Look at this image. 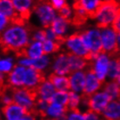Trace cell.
<instances>
[{
    "label": "cell",
    "mask_w": 120,
    "mask_h": 120,
    "mask_svg": "<svg viewBox=\"0 0 120 120\" xmlns=\"http://www.w3.org/2000/svg\"><path fill=\"white\" fill-rule=\"evenodd\" d=\"M0 69L1 73L8 74L12 71V58L11 57H6L4 59L1 60L0 63Z\"/></svg>",
    "instance_id": "obj_33"
},
{
    "label": "cell",
    "mask_w": 120,
    "mask_h": 120,
    "mask_svg": "<svg viewBox=\"0 0 120 120\" xmlns=\"http://www.w3.org/2000/svg\"><path fill=\"white\" fill-rule=\"evenodd\" d=\"M111 28L117 34H119L120 33V12L118 13L117 17L113 21L112 24H111Z\"/></svg>",
    "instance_id": "obj_39"
},
{
    "label": "cell",
    "mask_w": 120,
    "mask_h": 120,
    "mask_svg": "<svg viewBox=\"0 0 120 120\" xmlns=\"http://www.w3.org/2000/svg\"><path fill=\"white\" fill-rule=\"evenodd\" d=\"M57 15H58V17H61V18H64V19L71 22L72 18L71 10V7L68 5V4H64L61 9L57 11Z\"/></svg>",
    "instance_id": "obj_36"
},
{
    "label": "cell",
    "mask_w": 120,
    "mask_h": 120,
    "mask_svg": "<svg viewBox=\"0 0 120 120\" xmlns=\"http://www.w3.org/2000/svg\"><path fill=\"white\" fill-rule=\"evenodd\" d=\"M68 57H69L70 66H71V71L72 72L78 71H82L84 69H87L90 64L91 62H89L86 59H84V57L77 56V55L73 54L71 52L68 51Z\"/></svg>",
    "instance_id": "obj_21"
},
{
    "label": "cell",
    "mask_w": 120,
    "mask_h": 120,
    "mask_svg": "<svg viewBox=\"0 0 120 120\" xmlns=\"http://www.w3.org/2000/svg\"><path fill=\"white\" fill-rule=\"evenodd\" d=\"M48 80L51 82L56 90L59 91H67L71 89V80L68 77L57 75L53 72L48 76Z\"/></svg>",
    "instance_id": "obj_19"
},
{
    "label": "cell",
    "mask_w": 120,
    "mask_h": 120,
    "mask_svg": "<svg viewBox=\"0 0 120 120\" xmlns=\"http://www.w3.org/2000/svg\"><path fill=\"white\" fill-rule=\"evenodd\" d=\"M51 103L58 104L63 106L68 107V103H69V92L67 91H59L57 90L55 92V94L52 97Z\"/></svg>",
    "instance_id": "obj_29"
},
{
    "label": "cell",
    "mask_w": 120,
    "mask_h": 120,
    "mask_svg": "<svg viewBox=\"0 0 120 120\" xmlns=\"http://www.w3.org/2000/svg\"><path fill=\"white\" fill-rule=\"evenodd\" d=\"M103 91L108 94L113 100H119L120 98V86L117 84V80H111L110 82H106L103 85Z\"/></svg>",
    "instance_id": "obj_24"
},
{
    "label": "cell",
    "mask_w": 120,
    "mask_h": 120,
    "mask_svg": "<svg viewBox=\"0 0 120 120\" xmlns=\"http://www.w3.org/2000/svg\"><path fill=\"white\" fill-rule=\"evenodd\" d=\"M66 120H85L84 113L79 110H69L66 113Z\"/></svg>",
    "instance_id": "obj_34"
},
{
    "label": "cell",
    "mask_w": 120,
    "mask_h": 120,
    "mask_svg": "<svg viewBox=\"0 0 120 120\" xmlns=\"http://www.w3.org/2000/svg\"><path fill=\"white\" fill-rule=\"evenodd\" d=\"M31 34L29 24L26 26L11 24L4 29L1 36L2 52L8 54L13 52L15 55L30 46V35Z\"/></svg>",
    "instance_id": "obj_1"
},
{
    "label": "cell",
    "mask_w": 120,
    "mask_h": 120,
    "mask_svg": "<svg viewBox=\"0 0 120 120\" xmlns=\"http://www.w3.org/2000/svg\"><path fill=\"white\" fill-rule=\"evenodd\" d=\"M52 70H53L54 73L60 76L68 75L70 73H71L67 52L60 53L54 57Z\"/></svg>",
    "instance_id": "obj_15"
},
{
    "label": "cell",
    "mask_w": 120,
    "mask_h": 120,
    "mask_svg": "<svg viewBox=\"0 0 120 120\" xmlns=\"http://www.w3.org/2000/svg\"><path fill=\"white\" fill-rule=\"evenodd\" d=\"M81 102L88 107V110L102 114L106 106L111 102V98L105 91L96 92L89 98L81 96Z\"/></svg>",
    "instance_id": "obj_7"
},
{
    "label": "cell",
    "mask_w": 120,
    "mask_h": 120,
    "mask_svg": "<svg viewBox=\"0 0 120 120\" xmlns=\"http://www.w3.org/2000/svg\"><path fill=\"white\" fill-rule=\"evenodd\" d=\"M71 24V22L66 20L61 17H57L54 19V21L51 23V28L57 36H63L65 34L67 28Z\"/></svg>",
    "instance_id": "obj_25"
},
{
    "label": "cell",
    "mask_w": 120,
    "mask_h": 120,
    "mask_svg": "<svg viewBox=\"0 0 120 120\" xmlns=\"http://www.w3.org/2000/svg\"><path fill=\"white\" fill-rule=\"evenodd\" d=\"M2 112L4 117V120H20L28 113L24 107L15 102L4 105Z\"/></svg>",
    "instance_id": "obj_14"
},
{
    "label": "cell",
    "mask_w": 120,
    "mask_h": 120,
    "mask_svg": "<svg viewBox=\"0 0 120 120\" xmlns=\"http://www.w3.org/2000/svg\"><path fill=\"white\" fill-rule=\"evenodd\" d=\"M84 117H85V120H105L102 114L97 113L90 110H87L84 112Z\"/></svg>",
    "instance_id": "obj_37"
},
{
    "label": "cell",
    "mask_w": 120,
    "mask_h": 120,
    "mask_svg": "<svg viewBox=\"0 0 120 120\" xmlns=\"http://www.w3.org/2000/svg\"><path fill=\"white\" fill-rule=\"evenodd\" d=\"M54 10V8L48 2V0L34 4L32 7V11L36 13L45 29L51 27V23L57 18Z\"/></svg>",
    "instance_id": "obj_8"
},
{
    "label": "cell",
    "mask_w": 120,
    "mask_h": 120,
    "mask_svg": "<svg viewBox=\"0 0 120 120\" xmlns=\"http://www.w3.org/2000/svg\"><path fill=\"white\" fill-rule=\"evenodd\" d=\"M0 18H1V30H3L4 28H5L7 24L10 23V22H9V20H8V18H6L4 14H2V13L0 14Z\"/></svg>",
    "instance_id": "obj_40"
},
{
    "label": "cell",
    "mask_w": 120,
    "mask_h": 120,
    "mask_svg": "<svg viewBox=\"0 0 120 120\" xmlns=\"http://www.w3.org/2000/svg\"><path fill=\"white\" fill-rule=\"evenodd\" d=\"M41 120H56V119H51V118H47V117H44Z\"/></svg>",
    "instance_id": "obj_43"
},
{
    "label": "cell",
    "mask_w": 120,
    "mask_h": 120,
    "mask_svg": "<svg viewBox=\"0 0 120 120\" xmlns=\"http://www.w3.org/2000/svg\"><path fill=\"white\" fill-rule=\"evenodd\" d=\"M68 111H69L68 107L63 106V105H58V104L51 103V104H50L48 109L46 111L45 117L58 120L61 117H64Z\"/></svg>",
    "instance_id": "obj_22"
},
{
    "label": "cell",
    "mask_w": 120,
    "mask_h": 120,
    "mask_svg": "<svg viewBox=\"0 0 120 120\" xmlns=\"http://www.w3.org/2000/svg\"><path fill=\"white\" fill-rule=\"evenodd\" d=\"M102 1H111V0H102Z\"/></svg>",
    "instance_id": "obj_44"
},
{
    "label": "cell",
    "mask_w": 120,
    "mask_h": 120,
    "mask_svg": "<svg viewBox=\"0 0 120 120\" xmlns=\"http://www.w3.org/2000/svg\"><path fill=\"white\" fill-rule=\"evenodd\" d=\"M46 80L45 73L34 68H26L25 77H24V87L37 88L38 85Z\"/></svg>",
    "instance_id": "obj_13"
},
{
    "label": "cell",
    "mask_w": 120,
    "mask_h": 120,
    "mask_svg": "<svg viewBox=\"0 0 120 120\" xmlns=\"http://www.w3.org/2000/svg\"><path fill=\"white\" fill-rule=\"evenodd\" d=\"M102 0H78L73 1V10H84L90 19H96L98 12L102 5Z\"/></svg>",
    "instance_id": "obj_11"
},
{
    "label": "cell",
    "mask_w": 120,
    "mask_h": 120,
    "mask_svg": "<svg viewBox=\"0 0 120 120\" xmlns=\"http://www.w3.org/2000/svg\"><path fill=\"white\" fill-rule=\"evenodd\" d=\"M118 101H119V102H120V98H119V100H118Z\"/></svg>",
    "instance_id": "obj_46"
},
{
    "label": "cell",
    "mask_w": 120,
    "mask_h": 120,
    "mask_svg": "<svg viewBox=\"0 0 120 120\" xmlns=\"http://www.w3.org/2000/svg\"><path fill=\"white\" fill-rule=\"evenodd\" d=\"M85 71H86V81L83 90V94L81 96L84 98H89L94 93H96L104 85L105 83L100 81L89 67L85 70Z\"/></svg>",
    "instance_id": "obj_12"
},
{
    "label": "cell",
    "mask_w": 120,
    "mask_h": 120,
    "mask_svg": "<svg viewBox=\"0 0 120 120\" xmlns=\"http://www.w3.org/2000/svg\"><path fill=\"white\" fill-rule=\"evenodd\" d=\"M88 18L89 16L84 10H74V15L72 16L71 20V25H73L76 28H80L86 24Z\"/></svg>",
    "instance_id": "obj_26"
},
{
    "label": "cell",
    "mask_w": 120,
    "mask_h": 120,
    "mask_svg": "<svg viewBox=\"0 0 120 120\" xmlns=\"http://www.w3.org/2000/svg\"><path fill=\"white\" fill-rule=\"evenodd\" d=\"M25 72H26V67L17 64L8 74L1 73V85L7 84L12 87L24 86Z\"/></svg>",
    "instance_id": "obj_9"
},
{
    "label": "cell",
    "mask_w": 120,
    "mask_h": 120,
    "mask_svg": "<svg viewBox=\"0 0 120 120\" xmlns=\"http://www.w3.org/2000/svg\"><path fill=\"white\" fill-rule=\"evenodd\" d=\"M80 34L85 46L93 53L94 60L100 54L104 53L101 31L96 29H91L80 31Z\"/></svg>",
    "instance_id": "obj_5"
},
{
    "label": "cell",
    "mask_w": 120,
    "mask_h": 120,
    "mask_svg": "<svg viewBox=\"0 0 120 120\" xmlns=\"http://www.w3.org/2000/svg\"><path fill=\"white\" fill-rule=\"evenodd\" d=\"M47 39L46 30H36L31 33V40L33 42H44Z\"/></svg>",
    "instance_id": "obj_35"
},
{
    "label": "cell",
    "mask_w": 120,
    "mask_h": 120,
    "mask_svg": "<svg viewBox=\"0 0 120 120\" xmlns=\"http://www.w3.org/2000/svg\"><path fill=\"white\" fill-rule=\"evenodd\" d=\"M48 2L50 3V4H51L55 10H57V11L60 10L64 4H67L66 3V0H48Z\"/></svg>",
    "instance_id": "obj_38"
},
{
    "label": "cell",
    "mask_w": 120,
    "mask_h": 120,
    "mask_svg": "<svg viewBox=\"0 0 120 120\" xmlns=\"http://www.w3.org/2000/svg\"><path fill=\"white\" fill-rule=\"evenodd\" d=\"M109 64H110L109 56L105 53H102L90 64L89 68L94 72V74L100 81L105 83V78L108 75Z\"/></svg>",
    "instance_id": "obj_10"
},
{
    "label": "cell",
    "mask_w": 120,
    "mask_h": 120,
    "mask_svg": "<svg viewBox=\"0 0 120 120\" xmlns=\"http://www.w3.org/2000/svg\"><path fill=\"white\" fill-rule=\"evenodd\" d=\"M117 43H118V45H119V48H120V33L117 34Z\"/></svg>",
    "instance_id": "obj_42"
},
{
    "label": "cell",
    "mask_w": 120,
    "mask_h": 120,
    "mask_svg": "<svg viewBox=\"0 0 120 120\" xmlns=\"http://www.w3.org/2000/svg\"><path fill=\"white\" fill-rule=\"evenodd\" d=\"M74 1H78V0H74Z\"/></svg>",
    "instance_id": "obj_45"
},
{
    "label": "cell",
    "mask_w": 120,
    "mask_h": 120,
    "mask_svg": "<svg viewBox=\"0 0 120 120\" xmlns=\"http://www.w3.org/2000/svg\"><path fill=\"white\" fill-rule=\"evenodd\" d=\"M120 12V4L115 0L103 1V4L97 15L96 26L98 29H105L112 24L118 13Z\"/></svg>",
    "instance_id": "obj_3"
},
{
    "label": "cell",
    "mask_w": 120,
    "mask_h": 120,
    "mask_svg": "<svg viewBox=\"0 0 120 120\" xmlns=\"http://www.w3.org/2000/svg\"><path fill=\"white\" fill-rule=\"evenodd\" d=\"M37 116L34 113H27L23 118H21L20 120H37Z\"/></svg>",
    "instance_id": "obj_41"
},
{
    "label": "cell",
    "mask_w": 120,
    "mask_h": 120,
    "mask_svg": "<svg viewBox=\"0 0 120 120\" xmlns=\"http://www.w3.org/2000/svg\"><path fill=\"white\" fill-rule=\"evenodd\" d=\"M38 90V98H39L45 100L46 102H48L51 104L52 97L55 94V90L56 88L53 84H51V82L50 80H45L44 83L38 85L37 87Z\"/></svg>",
    "instance_id": "obj_18"
},
{
    "label": "cell",
    "mask_w": 120,
    "mask_h": 120,
    "mask_svg": "<svg viewBox=\"0 0 120 120\" xmlns=\"http://www.w3.org/2000/svg\"><path fill=\"white\" fill-rule=\"evenodd\" d=\"M65 45L70 52H71L77 56L84 57V59H86L89 62L94 61L93 53L84 44L80 31L73 33L71 36L67 37Z\"/></svg>",
    "instance_id": "obj_4"
},
{
    "label": "cell",
    "mask_w": 120,
    "mask_h": 120,
    "mask_svg": "<svg viewBox=\"0 0 120 120\" xmlns=\"http://www.w3.org/2000/svg\"><path fill=\"white\" fill-rule=\"evenodd\" d=\"M50 64V58L47 55H44L41 57H39L38 59H33V64L30 68H34L37 70L42 71L45 68H46L48 64Z\"/></svg>",
    "instance_id": "obj_32"
},
{
    "label": "cell",
    "mask_w": 120,
    "mask_h": 120,
    "mask_svg": "<svg viewBox=\"0 0 120 120\" xmlns=\"http://www.w3.org/2000/svg\"><path fill=\"white\" fill-rule=\"evenodd\" d=\"M11 1L19 16L26 22L29 21L32 12L34 0H11Z\"/></svg>",
    "instance_id": "obj_16"
},
{
    "label": "cell",
    "mask_w": 120,
    "mask_h": 120,
    "mask_svg": "<svg viewBox=\"0 0 120 120\" xmlns=\"http://www.w3.org/2000/svg\"><path fill=\"white\" fill-rule=\"evenodd\" d=\"M0 9L1 13L8 18L10 23L18 16V12L16 11L11 0H0Z\"/></svg>",
    "instance_id": "obj_23"
},
{
    "label": "cell",
    "mask_w": 120,
    "mask_h": 120,
    "mask_svg": "<svg viewBox=\"0 0 120 120\" xmlns=\"http://www.w3.org/2000/svg\"><path fill=\"white\" fill-rule=\"evenodd\" d=\"M116 34L117 33L112 30V28L108 27L101 30L103 51L108 55L110 58L120 56V48Z\"/></svg>",
    "instance_id": "obj_6"
},
{
    "label": "cell",
    "mask_w": 120,
    "mask_h": 120,
    "mask_svg": "<svg viewBox=\"0 0 120 120\" xmlns=\"http://www.w3.org/2000/svg\"><path fill=\"white\" fill-rule=\"evenodd\" d=\"M69 78L71 80V89L72 91L78 93L84 90L86 81V71H78L72 72Z\"/></svg>",
    "instance_id": "obj_17"
},
{
    "label": "cell",
    "mask_w": 120,
    "mask_h": 120,
    "mask_svg": "<svg viewBox=\"0 0 120 120\" xmlns=\"http://www.w3.org/2000/svg\"><path fill=\"white\" fill-rule=\"evenodd\" d=\"M43 48H44V55H49L57 52L61 48V45L55 41L46 39L43 42Z\"/></svg>",
    "instance_id": "obj_30"
},
{
    "label": "cell",
    "mask_w": 120,
    "mask_h": 120,
    "mask_svg": "<svg viewBox=\"0 0 120 120\" xmlns=\"http://www.w3.org/2000/svg\"><path fill=\"white\" fill-rule=\"evenodd\" d=\"M12 95L14 102L24 107L28 113L36 114V103L38 98V93L37 88L13 87Z\"/></svg>",
    "instance_id": "obj_2"
},
{
    "label": "cell",
    "mask_w": 120,
    "mask_h": 120,
    "mask_svg": "<svg viewBox=\"0 0 120 120\" xmlns=\"http://www.w3.org/2000/svg\"><path fill=\"white\" fill-rule=\"evenodd\" d=\"M81 103V96H79L75 91H69V110H79V105Z\"/></svg>",
    "instance_id": "obj_31"
},
{
    "label": "cell",
    "mask_w": 120,
    "mask_h": 120,
    "mask_svg": "<svg viewBox=\"0 0 120 120\" xmlns=\"http://www.w3.org/2000/svg\"><path fill=\"white\" fill-rule=\"evenodd\" d=\"M44 56L42 42H32L27 48V57L30 59H38Z\"/></svg>",
    "instance_id": "obj_27"
},
{
    "label": "cell",
    "mask_w": 120,
    "mask_h": 120,
    "mask_svg": "<svg viewBox=\"0 0 120 120\" xmlns=\"http://www.w3.org/2000/svg\"><path fill=\"white\" fill-rule=\"evenodd\" d=\"M102 116L105 120H120V102L118 100H113L110 102Z\"/></svg>",
    "instance_id": "obj_20"
},
{
    "label": "cell",
    "mask_w": 120,
    "mask_h": 120,
    "mask_svg": "<svg viewBox=\"0 0 120 120\" xmlns=\"http://www.w3.org/2000/svg\"><path fill=\"white\" fill-rule=\"evenodd\" d=\"M120 56L110 58V64L108 69V77L111 80H117L120 73Z\"/></svg>",
    "instance_id": "obj_28"
}]
</instances>
